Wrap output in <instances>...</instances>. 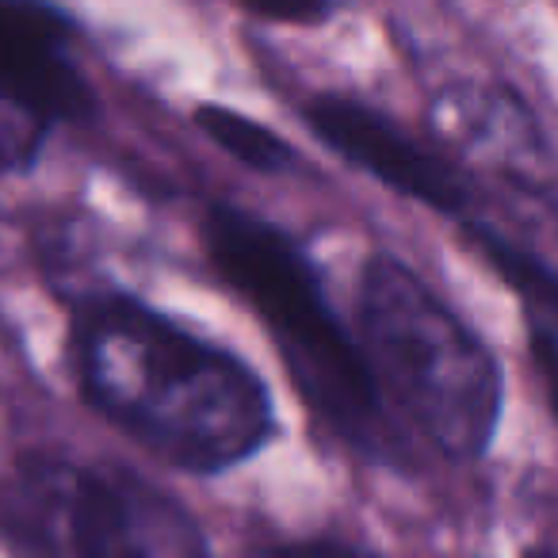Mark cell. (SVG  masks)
Instances as JSON below:
<instances>
[{"mask_svg": "<svg viewBox=\"0 0 558 558\" xmlns=\"http://www.w3.org/2000/svg\"><path fill=\"white\" fill-rule=\"evenodd\" d=\"M303 119L337 157L375 177L383 187L448 218H474L471 172L448 149L417 138L387 111L352 96L322 93L303 104Z\"/></svg>", "mask_w": 558, "mask_h": 558, "instance_id": "cell-6", "label": "cell"}, {"mask_svg": "<svg viewBox=\"0 0 558 558\" xmlns=\"http://www.w3.org/2000/svg\"><path fill=\"white\" fill-rule=\"evenodd\" d=\"M195 126L207 134L215 146H222L233 161H241L245 169L260 172V177H283L288 169H295V149L279 138L271 126L256 123V119L241 116L222 104H203L195 108Z\"/></svg>", "mask_w": 558, "mask_h": 558, "instance_id": "cell-8", "label": "cell"}, {"mask_svg": "<svg viewBox=\"0 0 558 558\" xmlns=\"http://www.w3.org/2000/svg\"><path fill=\"white\" fill-rule=\"evenodd\" d=\"M73 24L47 4H0V172H27L65 119L93 116Z\"/></svg>", "mask_w": 558, "mask_h": 558, "instance_id": "cell-5", "label": "cell"}, {"mask_svg": "<svg viewBox=\"0 0 558 558\" xmlns=\"http://www.w3.org/2000/svg\"><path fill=\"white\" fill-rule=\"evenodd\" d=\"M436 146H451L474 165L497 169L517 187L550 192L547 138L535 126V116L512 88H448L433 104Z\"/></svg>", "mask_w": 558, "mask_h": 558, "instance_id": "cell-7", "label": "cell"}, {"mask_svg": "<svg viewBox=\"0 0 558 558\" xmlns=\"http://www.w3.org/2000/svg\"><path fill=\"white\" fill-rule=\"evenodd\" d=\"M203 248L218 276L264 322L322 425L372 463L402 459V433L383 410L356 337L337 318L299 241L268 218L215 203L203 218Z\"/></svg>", "mask_w": 558, "mask_h": 558, "instance_id": "cell-2", "label": "cell"}, {"mask_svg": "<svg viewBox=\"0 0 558 558\" xmlns=\"http://www.w3.org/2000/svg\"><path fill=\"white\" fill-rule=\"evenodd\" d=\"M260 558H383L379 550H367L349 539H329V535H314V539H291L268 547Z\"/></svg>", "mask_w": 558, "mask_h": 558, "instance_id": "cell-9", "label": "cell"}, {"mask_svg": "<svg viewBox=\"0 0 558 558\" xmlns=\"http://www.w3.org/2000/svg\"><path fill=\"white\" fill-rule=\"evenodd\" d=\"M360 356L383 410L448 459H478L497 436L505 375L478 333L390 253L360 276Z\"/></svg>", "mask_w": 558, "mask_h": 558, "instance_id": "cell-3", "label": "cell"}, {"mask_svg": "<svg viewBox=\"0 0 558 558\" xmlns=\"http://www.w3.org/2000/svg\"><path fill=\"white\" fill-rule=\"evenodd\" d=\"M0 547L16 558H210L180 497L119 463L32 456L0 474Z\"/></svg>", "mask_w": 558, "mask_h": 558, "instance_id": "cell-4", "label": "cell"}, {"mask_svg": "<svg viewBox=\"0 0 558 558\" xmlns=\"http://www.w3.org/2000/svg\"><path fill=\"white\" fill-rule=\"evenodd\" d=\"M70 352L85 402L177 471H233L276 436L271 395L245 360L134 295L81 299Z\"/></svg>", "mask_w": 558, "mask_h": 558, "instance_id": "cell-1", "label": "cell"}]
</instances>
